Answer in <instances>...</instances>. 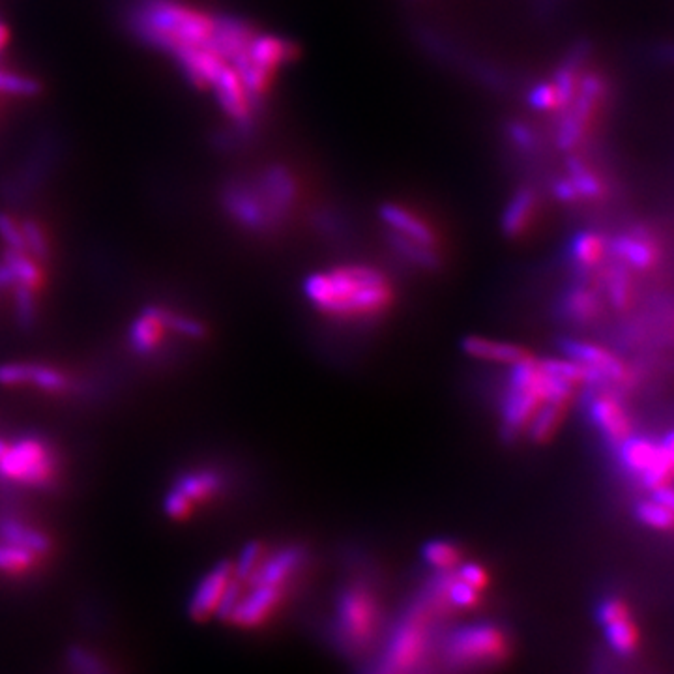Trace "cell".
<instances>
[{"instance_id":"45","label":"cell","mask_w":674,"mask_h":674,"mask_svg":"<svg viewBox=\"0 0 674 674\" xmlns=\"http://www.w3.org/2000/svg\"><path fill=\"white\" fill-rule=\"evenodd\" d=\"M193 510V502L188 497H184L178 489L171 487L163 499V512L167 517L180 521L186 519Z\"/></svg>"},{"instance_id":"18","label":"cell","mask_w":674,"mask_h":674,"mask_svg":"<svg viewBox=\"0 0 674 674\" xmlns=\"http://www.w3.org/2000/svg\"><path fill=\"white\" fill-rule=\"evenodd\" d=\"M225 206L236 220L251 229L264 227L270 221V212L266 210L259 195H255L253 191L246 190V188H233L227 191Z\"/></svg>"},{"instance_id":"41","label":"cell","mask_w":674,"mask_h":674,"mask_svg":"<svg viewBox=\"0 0 674 674\" xmlns=\"http://www.w3.org/2000/svg\"><path fill=\"white\" fill-rule=\"evenodd\" d=\"M21 233L25 238V251L30 253L34 259H40V261L47 259L49 246H47L44 229L36 221H25L21 225Z\"/></svg>"},{"instance_id":"6","label":"cell","mask_w":674,"mask_h":674,"mask_svg":"<svg viewBox=\"0 0 674 674\" xmlns=\"http://www.w3.org/2000/svg\"><path fill=\"white\" fill-rule=\"evenodd\" d=\"M339 628L352 645H364L377 630L379 611L373 596L364 588H349L337 607Z\"/></svg>"},{"instance_id":"30","label":"cell","mask_w":674,"mask_h":674,"mask_svg":"<svg viewBox=\"0 0 674 674\" xmlns=\"http://www.w3.org/2000/svg\"><path fill=\"white\" fill-rule=\"evenodd\" d=\"M562 409H564V403L543 401L542 405L532 414V418L528 420V433L532 440L542 442L555 433L558 422L562 418Z\"/></svg>"},{"instance_id":"21","label":"cell","mask_w":674,"mask_h":674,"mask_svg":"<svg viewBox=\"0 0 674 674\" xmlns=\"http://www.w3.org/2000/svg\"><path fill=\"white\" fill-rule=\"evenodd\" d=\"M590 416L594 424L598 425L601 433L611 440H622L628 437L630 425L624 416L622 409L616 405L615 401L607 397H598L590 405Z\"/></svg>"},{"instance_id":"46","label":"cell","mask_w":674,"mask_h":674,"mask_svg":"<svg viewBox=\"0 0 674 674\" xmlns=\"http://www.w3.org/2000/svg\"><path fill=\"white\" fill-rule=\"evenodd\" d=\"M68 661L77 674H103L105 673V665L102 660H98L94 654H90L88 650L83 648H74L68 656Z\"/></svg>"},{"instance_id":"25","label":"cell","mask_w":674,"mask_h":674,"mask_svg":"<svg viewBox=\"0 0 674 674\" xmlns=\"http://www.w3.org/2000/svg\"><path fill=\"white\" fill-rule=\"evenodd\" d=\"M611 248L622 261L641 270L650 268L656 261V251L643 236H618Z\"/></svg>"},{"instance_id":"47","label":"cell","mask_w":674,"mask_h":674,"mask_svg":"<svg viewBox=\"0 0 674 674\" xmlns=\"http://www.w3.org/2000/svg\"><path fill=\"white\" fill-rule=\"evenodd\" d=\"M38 90H40L38 83L29 79V77L0 72V92L30 96V94H36Z\"/></svg>"},{"instance_id":"27","label":"cell","mask_w":674,"mask_h":674,"mask_svg":"<svg viewBox=\"0 0 674 674\" xmlns=\"http://www.w3.org/2000/svg\"><path fill=\"white\" fill-rule=\"evenodd\" d=\"M605 639L620 656H631L639 646V631L631 622L630 615H622L603 624Z\"/></svg>"},{"instance_id":"16","label":"cell","mask_w":674,"mask_h":674,"mask_svg":"<svg viewBox=\"0 0 674 674\" xmlns=\"http://www.w3.org/2000/svg\"><path fill=\"white\" fill-rule=\"evenodd\" d=\"M214 87L229 117L235 118L238 122H246L250 118V92L244 87L236 70L225 66Z\"/></svg>"},{"instance_id":"39","label":"cell","mask_w":674,"mask_h":674,"mask_svg":"<svg viewBox=\"0 0 674 674\" xmlns=\"http://www.w3.org/2000/svg\"><path fill=\"white\" fill-rule=\"evenodd\" d=\"M263 560V545L259 542H250L240 551L236 564H233V575L240 581H250L251 575Z\"/></svg>"},{"instance_id":"5","label":"cell","mask_w":674,"mask_h":674,"mask_svg":"<svg viewBox=\"0 0 674 674\" xmlns=\"http://www.w3.org/2000/svg\"><path fill=\"white\" fill-rule=\"evenodd\" d=\"M448 654L461 665H487L502 660L508 654V641L499 628L478 624L455 631Z\"/></svg>"},{"instance_id":"43","label":"cell","mask_w":674,"mask_h":674,"mask_svg":"<svg viewBox=\"0 0 674 674\" xmlns=\"http://www.w3.org/2000/svg\"><path fill=\"white\" fill-rule=\"evenodd\" d=\"M528 103L536 111H557L562 109V102L558 96L555 83H540L530 90L528 94Z\"/></svg>"},{"instance_id":"4","label":"cell","mask_w":674,"mask_h":674,"mask_svg":"<svg viewBox=\"0 0 674 674\" xmlns=\"http://www.w3.org/2000/svg\"><path fill=\"white\" fill-rule=\"evenodd\" d=\"M510 367V390L502 411L506 427L510 431H519L545 401V373L532 360Z\"/></svg>"},{"instance_id":"49","label":"cell","mask_w":674,"mask_h":674,"mask_svg":"<svg viewBox=\"0 0 674 674\" xmlns=\"http://www.w3.org/2000/svg\"><path fill=\"white\" fill-rule=\"evenodd\" d=\"M0 238L6 242L8 250L25 251V238L21 233V227H17L15 221L6 214H0Z\"/></svg>"},{"instance_id":"7","label":"cell","mask_w":674,"mask_h":674,"mask_svg":"<svg viewBox=\"0 0 674 674\" xmlns=\"http://www.w3.org/2000/svg\"><path fill=\"white\" fill-rule=\"evenodd\" d=\"M233 579V562L221 560L199 581L188 603V613L195 622H205L216 613L221 594Z\"/></svg>"},{"instance_id":"3","label":"cell","mask_w":674,"mask_h":674,"mask_svg":"<svg viewBox=\"0 0 674 674\" xmlns=\"http://www.w3.org/2000/svg\"><path fill=\"white\" fill-rule=\"evenodd\" d=\"M57 470V459L44 442L34 437L19 439L0 457V478L30 487H45Z\"/></svg>"},{"instance_id":"50","label":"cell","mask_w":674,"mask_h":674,"mask_svg":"<svg viewBox=\"0 0 674 674\" xmlns=\"http://www.w3.org/2000/svg\"><path fill=\"white\" fill-rule=\"evenodd\" d=\"M609 293H611V300L616 308H624L628 304V296H630V278L624 270H615L613 276L609 279Z\"/></svg>"},{"instance_id":"32","label":"cell","mask_w":674,"mask_h":674,"mask_svg":"<svg viewBox=\"0 0 674 674\" xmlns=\"http://www.w3.org/2000/svg\"><path fill=\"white\" fill-rule=\"evenodd\" d=\"M36 557L29 549L17 547L12 543L0 542V572L25 573L36 564Z\"/></svg>"},{"instance_id":"24","label":"cell","mask_w":674,"mask_h":674,"mask_svg":"<svg viewBox=\"0 0 674 674\" xmlns=\"http://www.w3.org/2000/svg\"><path fill=\"white\" fill-rule=\"evenodd\" d=\"M658 455H660V446L641 437H624L620 444L622 463L631 472H637L641 476L656 463Z\"/></svg>"},{"instance_id":"33","label":"cell","mask_w":674,"mask_h":674,"mask_svg":"<svg viewBox=\"0 0 674 674\" xmlns=\"http://www.w3.org/2000/svg\"><path fill=\"white\" fill-rule=\"evenodd\" d=\"M543 371L547 375H553V377H558L562 381L568 382H588L596 381L600 379L601 375H598L596 371L588 369V367L581 366L577 362H564V360H545L542 366Z\"/></svg>"},{"instance_id":"22","label":"cell","mask_w":674,"mask_h":674,"mask_svg":"<svg viewBox=\"0 0 674 674\" xmlns=\"http://www.w3.org/2000/svg\"><path fill=\"white\" fill-rule=\"evenodd\" d=\"M263 191L272 206L270 212L283 214L296 199V184L293 176L281 167H272L263 178Z\"/></svg>"},{"instance_id":"13","label":"cell","mask_w":674,"mask_h":674,"mask_svg":"<svg viewBox=\"0 0 674 674\" xmlns=\"http://www.w3.org/2000/svg\"><path fill=\"white\" fill-rule=\"evenodd\" d=\"M560 349L566 352V356L572 358L573 362L596 371L598 375H605V377H611V379H620L624 375L622 364L616 360L613 354L603 351L601 347L590 345L585 341L564 339L560 343Z\"/></svg>"},{"instance_id":"12","label":"cell","mask_w":674,"mask_h":674,"mask_svg":"<svg viewBox=\"0 0 674 674\" xmlns=\"http://www.w3.org/2000/svg\"><path fill=\"white\" fill-rule=\"evenodd\" d=\"M304 560V551L296 545H289L279 549L272 557L261 560L257 570L250 577L251 587L257 585H272L283 587V583L293 575Z\"/></svg>"},{"instance_id":"20","label":"cell","mask_w":674,"mask_h":674,"mask_svg":"<svg viewBox=\"0 0 674 674\" xmlns=\"http://www.w3.org/2000/svg\"><path fill=\"white\" fill-rule=\"evenodd\" d=\"M173 487L195 504V502H203V500L214 497L216 493H220L223 478L216 470H190V472L180 474Z\"/></svg>"},{"instance_id":"52","label":"cell","mask_w":674,"mask_h":674,"mask_svg":"<svg viewBox=\"0 0 674 674\" xmlns=\"http://www.w3.org/2000/svg\"><path fill=\"white\" fill-rule=\"evenodd\" d=\"M622 615H628V607L622 601L605 600L601 601V605L598 607V620H600L601 626Z\"/></svg>"},{"instance_id":"40","label":"cell","mask_w":674,"mask_h":674,"mask_svg":"<svg viewBox=\"0 0 674 674\" xmlns=\"http://www.w3.org/2000/svg\"><path fill=\"white\" fill-rule=\"evenodd\" d=\"M566 311L577 321H587L598 313V302L594 294L583 291V289H573L566 300Z\"/></svg>"},{"instance_id":"37","label":"cell","mask_w":674,"mask_h":674,"mask_svg":"<svg viewBox=\"0 0 674 674\" xmlns=\"http://www.w3.org/2000/svg\"><path fill=\"white\" fill-rule=\"evenodd\" d=\"M422 557L431 568L437 570H448L457 564L459 553L452 543L440 542V540H431L424 545Z\"/></svg>"},{"instance_id":"35","label":"cell","mask_w":674,"mask_h":674,"mask_svg":"<svg viewBox=\"0 0 674 674\" xmlns=\"http://www.w3.org/2000/svg\"><path fill=\"white\" fill-rule=\"evenodd\" d=\"M29 384H34L40 390L51 392V394H62L70 388V379H68L66 373H62L55 367L32 364Z\"/></svg>"},{"instance_id":"58","label":"cell","mask_w":674,"mask_h":674,"mask_svg":"<svg viewBox=\"0 0 674 674\" xmlns=\"http://www.w3.org/2000/svg\"><path fill=\"white\" fill-rule=\"evenodd\" d=\"M6 450H8V444H6L4 440L0 439V457L4 455V452H6Z\"/></svg>"},{"instance_id":"15","label":"cell","mask_w":674,"mask_h":674,"mask_svg":"<svg viewBox=\"0 0 674 674\" xmlns=\"http://www.w3.org/2000/svg\"><path fill=\"white\" fill-rule=\"evenodd\" d=\"M0 542L29 549L36 557H45L53 549V542L45 532L29 527L15 515H0Z\"/></svg>"},{"instance_id":"34","label":"cell","mask_w":674,"mask_h":674,"mask_svg":"<svg viewBox=\"0 0 674 674\" xmlns=\"http://www.w3.org/2000/svg\"><path fill=\"white\" fill-rule=\"evenodd\" d=\"M36 291L30 289L27 285H14V304H15V319L17 324L25 330H30L36 317H38V304H36Z\"/></svg>"},{"instance_id":"36","label":"cell","mask_w":674,"mask_h":674,"mask_svg":"<svg viewBox=\"0 0 674 674\" xmlns=\"http://www.w3.org/2000/svg\"><path fill=\"white\" fill-rule=\"evenodd\" d=\"M568 171H570V180H572L575 190L579 193V197L596 199V197H600L601 193H603L600 178L594 175L592 171H588L587 165H583L579 160H570L568 162Z\"/></svg>"},{"instance_id":"10","label":"cell","mask_w":674,"mask_h":674,"mask_svg":"<svg viewBox=\"0 0 674 674\" xmlns=\"http://www.w3.org/2000/svg\"><path fill=\"white\" fill-rule=\"evenodd\" d=\"M425 645H427V637H425L424 626L416 620H409L403 628L396 631L390 643L388 665L394 671H411L422 660Z\"/></svg>"},{"instance_id":"8","label":"cell","mask_w":674,"mask_h":674,"mask_svg":"<svg viewBox=\"0 0 674 674\" xmlns=\"http://www.w3.org/2000/svg\"><path fill=\"white\" fill-rule=\"evenodd\" d=\"M601 90H603V87H601V81L598 77L590 75L583 81V87L579 90V96H577L575 105H573L572 115L566 118L560 126V132H558L560 148L568 150L581 141V137L585 133V126L594 113L596 103L600 100Z\"/></svg>"},{"instance_id":"55","label":"cell","mask_w":674,"mask_h":674,"mask_svg":"<svg viewBox=\"0 0 674 674\" xmlns=\"http://www.w3.org/2000/svg\"><path fill=\"white\" fill-rule=\"evenodd\" d=\"M652 500L658 502L661 506H665V508H669V510H673V489L669 485L663 484L654 487L652 489Z\"/></svg>"},{"instance_id":"23","label":"cell","mask_w":674,"mask_h":674,"mask_svg":"<svg viewBox=\"0 0 674 674\" xmlns=\"http://www.w3.org/2000/svg\"><path fill=\"white\" fill-rule=\"evenodd\" d=\"M536 208V193L532 190H519L513 195L508 208L502 216V229L508 236L521 235L534 216Z\"/></svg>"},{"instance_id":"9","label":"cell","mask_w":674,"mask_h":674,"mask_svg":"<svg viewBox=\"0 0 674 674\" xmlns=\"http://www.w3.org/2000/svg\"><path fill=\"white\" fill-rule=\"evenodd\" d=\"M281 598H283V588L257 585L248 594H242L229 622H233L240 628L261 626L270 613L278 607Z\"/></svg>"},{"instance_id":"19","label":"cell","mask_w":674,"mask_h":674,"mask_svg":"<svg viewBox=\"0 0 674 674\" xmlns=\"http://www.w3.org/2000/svg\"><path fill=\"white\" fill-rule=\"evenodd\" d=\"M246 55L251 64L272 74L281 64H285V60L293 57V47L274 36H259L251 40Z\"/></svg>"},{"instance_id":"1","label":"cell","mask_w":674,"mask_h":674,"mask_svg":"<svg viewBox=\"0 0 674 674\" xmlns=\"http://www.w3.org/2000/svg\"><path fill=\"white\" fill-rule=\"evenodd\" d=\"M304 294L326 313L369 315L388 304L390 287L377 270L351 266L330 274H311L304 281Z\"/></svg>"},{"instance_id":"17","label":"cell","mask_w":674,"mask_h":674,"mask_svg":"<svg viewBox=\"0 0 674 674\" xmlns=\"http://www.w3.org/2000/svg\"><path fill=\"white\" fill-rule=\"evenodd\" d=\"M381 218L386 225H390L396 231V235L405 236V238H409L412 242L425 246V248H433L435 233L429 229V225L425 221L416 218L412 212L405 210L403 206H382Z\"/></svg>"},{"instance_id":"2","label":"cell","mask_w":674,"mask_h":674,"mask_svg":"<svg viewBox=\"0 0 674 674\" xmlns=\"http://www.w3.org/2000/svg\"><path fill=\"white\" fill-rule=\"evenodd\" d=\"M135 27L148 42L175 53L182 47L210 45L216 21L173 0H148L137 12Z\"/></svg>"},{"instance_id":"42","label":"cell","mask_w":674,"mask_h":674,"mask_svg":"<svg viewBox=\"0 0 674 674\" xmlns=\"http://www.w3.org/2000/svg\"><path fill=\"white\" fill-rule=\"evenodd\" d=\"M392 244L399 253L407 255V259L412 261V263L420 264V266H435L437 264V257L431 253V248H425V246H420L416 242H412L409 238L405 236L394 235L392 236Z\"/></svg>"},{"instance_id":"48","label":"cell","mask_w":674,"mask_h":674,"mask_svg":"<svg viewBox=\"0 0 674 674\" xmlns=\"http://www.w3.org/2000/svg\"><path fill=\"white\" fill-rule=\"evenodd\" d=\"M448 600L455 607L461 609H469L476 601H478V590L470 587L465 581L457 579L450 587H448Z\"/></svg>"},{"instance_id":"26","label":"cell","mask_w":674,"mask_h":674,"mask_svg":"<svg viewBox=\"0 0 674 674\" xmlns=\"http://www.w3.org/2000/svg\"><path fill=\"white\" fill-rule=\"evenodd\" d=\"M143 311L162 324V328L173 330L180 336L190 337V339H203L208 334L205 324L201 321L191 319L186 315H178L171 309L162 308V306H147Z\"/></svg>"},{"instance_id":"28","label":"cell","mask_w":674,"mask_h":674,"mask_svg":"<svg viewBox=\"0 0 674 674\" xmlns=\"http://www.w3.org/2000/svg\"><path fill=\"white\" fill-rule=\"evenodd\" d=\"M162 324L158 323L154 317H150L145 311L133 321L130 326V345L137 354H150L158 347L160 337H162Z\"/></svg>"},{"instance_id":"14","label":"cell","mask_w":674,"mask_h":674,"mask_svg":"<svg viewBox=\"0 0 674 674\" xmlns=\"http://www.w3.org/2000/svg\"><path fill=\"white\" fill-rule=\"evenodd\" d=\"M461 347L472 358H478V360H484V362L504 364V366H515V364L530 360V354L525 349H521L513 343L487 339V337H465Z\"/></svg>"},{"instance_id":"53","label":"cell","mask_w":674,"mask_h":674,"mask_svg":"<svg viewBox=\"0 0 674 674\" xmlns=\"http://www.w3.org/2000/svg\"><path fill=\"white\" fill-rule=\"evenodd\" d=\"M510 133H512L513 143L521 148H527L528 150V148L534 147V143H536L534 133L530 132L527 126H523V124H513Z\"/></svg>"},{"instance_id":"29","label":"cell","mask_w":674,"mask_h":674,"mask_svg":"<svg viewBox=\"0 0 674 674\" xmlns=\"http://www.w3.org/2000/svg\"><path fill=\"white\" fill-rule=\"evenodd\" d=\"M4 263L14 274L15 283L27 285L30 289H38L44 283V274L34 259H30L25 251L8 250L4 253Z\"/></svg>"},{"instance_id":"51","label":"cell","mask_w":674,"mask_h":674,"mask_svg":"<svg viewBox=\"0 0 674 674\" xmlns=\"http://www.w3.org/2000/svg\"><path fill=\"white\" fill-rule=\"evenodd\" d=\"M459 579L465 581L470 587L476 588V590H480V588H484L487 585V573H485L482 566H478L474 562L463 564L459 568Z\"/></svg>"},{"instance_id":"38","label":"cell","mask_w":674,"mask_h":674,"mask_svg":"<svg viewBox=\"0 0 674 674\" xmlns=\"http://www.w3.org/2000/svg\"><path fill=\"white\" fill-rule=\"evenodd\" d=\"M635 513L646 527L656 528V530H669L673 527V510L661 506L652 499L639 502Z\"/></svg>"},{"instance_id":"57","label":"cell","mask_w":674,"mask_h":674,"mask_svg":"<svg viewBox=\"0 0 674 674\" xmlns=\"http://www.w3.org/2000/svg\"><path fill=\"white\" fill-rule=\"evenodd\" d=\"M6 42H8V30L4 25H0V49L6 45Z\"/></svg>"},{"instance_id":"54","label":"cell","mask_w":674,"mask_h":674,"mask_svg":"<svg viewBox=\"0 0 674 674\" xmlns=\"http://www.w3.org/2000/svg\"><path fill=\"white\" fill-rule=\"evenodd\" d=\"M553 191H555L557 199L564 201V203H573L575 199H579V193H577V190H575V186H573L572 180H570V178H562V180H558L557 184H555V188H553Z\"/></svg>"},{"instance_id":"31","label":"cell","mask_w":674,"mask_h":674,"mask_svg":"<svg viewBox=\"0 0 674 674\" xmlns=\"http://www.w3.org/2000/svg\"><path fill=\"white\" fill-rule=\"evenodd\" d=\"M570 251H572L573 261H577L581 266H592L601 259L603 242L600 236L590 231H581L573 236Z\"/></svg>"},{"instance_id":"44","label":"cell","mask_w":674,"mask_h":674,"mask_svg":"<svg viewBox=\"0 0 674 674\" xmlns=\"http://www.w3.org/2000/svg\"><path fill=\"white\" fill-rule=\"evenodd\" d=\"M242 585H244V581L236 579L235 575H233V579L227 583V587L223 590L220 603H218V609H216V613H214V615L218 616L223 622H225V620L229 622V618L233 615V611H235L238 601L242 598V594H244V587H242Z\"/></svg>"},{"instance_id":"56","label":"cell","mask_w":674,"mask_h":674,"mask_svg":"<svg viewBox=\"0 0 674 674\" xmlns=\"http://www.w3.org/2000/svg\"><path fill=\"white\" fill-rule=\"evenodd\" d=\"M15 285V278L14 274H12V270L8 268V264L0 263V291L2 289H8V287H14Z\"/></svg>"},{"instance_id":"11","label":"cell","mask_w":674,"mask_h":674,"mask_svg":"<svg viewBox=\"0 0 674 674\" xmlns=\"http://www.w3.org/2000/svg\"><path fill=\"white\" fill-rule=\"evenodd\" d=\"M173 55L180 60L186 74L190 75L197 85H214L223 68L227 66L223 57L212 45L182 47L176 49Z\"/></svg>"}]
</instances>
